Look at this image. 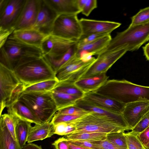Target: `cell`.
<instances>
[{
	"instance_id": "cell-43",
	"label": "cell",
	"mask_w": 149,
	"mask_h": 149,
	"mask_svg": "<svg viewBox=\"0 0 149 149\" xmlns=\"http://www.w3.org/2000/svg\"><path fill=\"white\" fill-rule=\"evenodd\" d=\"M90 141L102 149H123L115 145L106 139L101 140Z\"/></svg>"
},
{
	"instance_id": "cell-5",
	"label": "cell",
	"mask_w": 149,
	"mask_h": 149,
	"mask_svg": "<svg viewBox=\"0 0 149 149\" xmlns=\"http://www.w3.org/2000/svg\"><path fill=\"white\" fill-rule=\"evenodd\" d=\"M19 100L28 106L43 123L50 122L58 111L51 91L23 92Z\"/></svg>"
},
{
	"instance_id": "cell-33",
	"label": "cell",
	"mask_w": 149,
	"mask_h": 149,
	"mask_svg": "<svg viewBox=\"0 0 149 149\" xmlns=\"http://www.w3.org/2000/svg\"><path fill=\"white\" fill-rule=\"evenodd\" d=\"M15 141H17L15 130L17 124L19 119L15 116L8 113L2 114L0 116Z\"/></svg>"
},
{
	"instance_id": "cell-24",
	"label": "cell",
	"mask_w": 149,
	"mask_h": 149,
	"mask_svg": "<svg viewBox=\"0 0 149 149\" xmlns=\"http://www.w3.org/2000/svg\"><path fill=\"white\" fill-rule=\"evenodd\" d=\"M112 38L110 34H108L90 43L77 47V51H87L92 56L98 55L106 48Z\"/></svg>"
},
{
	"instance_id": "cell-44",
	"label": "cell",
	"mask_w": 149,
	"mask_h": 149,
	"mask_svg": "<svg viewBox=\"0 0 149 149\" xmlns=\"http://www.w3.org/2000/svg\"><path fill=\"white\" fill-rule=\"evenodd\" d=\"M68 141L73 144L80 146L92 149H102L90 141Z\"/></svg>"
},
{
	"instance_id": "cell-21",
	"label": "cell",
	"mask_w": 149,
	"mask_h": 149,
	"mask_svg": "<svg viewBox=\"0 0 149 149\" xmlns=\"http://www.w3.org/2000/svg\"><path fill=\"white\" fill-rule=\"evenodd\" d=\"M7 108L8 113L20 120L35 124L43 123L28 106L19 100Z\"/></svg>"
},
{
	"instance_id": "cell-14",
	"label": "cell",
	"mask_w": 149,
	"mask_h": 149,
	"mask_svg": "<svg viewBox=\"0 0 149 149\" xmlns=\"http://www.w3.org/2000/svg\"><path fill=\"white\" fill-rule=\"evenodd\" d=\"M79 21L82 30L81 36L93 34H110L121 25L120 23L115 22L84 18L80 19Z\"/></svg>"
},
{
	"instance_id": "cell-46",
	"label": "cell",
	"mask_w": 149,
	"mask_h": 149,
	"mask_svg": "<svg viewBox=\"0 0 149 149\" xmlns=\"http://www.w3.org/2000/svg\"><path fill=\"white\" fill-rule=\"evenodd\" d=\"M145 147L149 141V127L137 135Z\"/></svg>"
},
{
	"instance_id": "cell-40",
	"label": "cell",
	"mask_w": 149,
	"mask_h": 149,
	"mask_svg": "<svg viewBox=\"0 0 149 149\" xmlns=\"http://www.w3.org/2000/svg\"><path fill=\"white\" fill-rule=\"evenodd\" d=\"M81 116L55 114L53 117L51 123L54 125L60 123L68 122L79 118Z\"/></svg>"
},
{
	"instance_id": "cell-41",
	"label": "cell",
	"mask_w": 149,
	"mask_h": 149,
	"mask_svg": "<svg viewBox=\"0 0 149 149\" xmlns=\"http://www.w3.org/2000/svg\"><path fill=\"white\" fill-rule=\"evenodd\" d=\"M14 31L13 27L8 28L0 27V48L4 45L8 37Z\"/></svg>"
},
{
	"instance_id": "cell-7",
	"label": "cell",
	"mask_w": 149,
	"mask_h": 149,
	"mask_svg": "<svg viewBox=\"0 0 149 149\" xmlns=\"http://www.w3.org/2000/svg\"><path fill=\"white\" fill-rule=\"evenodd\" d=\"M93 57L87 61L80 58L77 51L56 72V77L59 82L72 83L81 79L96 60Z\"/></svg>"
},
{
	"instance_id": "cell-2",
	"label": "cell",
	"mask_w": 149,
	"mask_h": 149,
	"mask_svg": "<svg viewBox=\"0 0 149 149\" xmlns=\"http://www.w3.org/2000/svg\"><path fill=\"white\" fill-rule=\"evenodd\" d=\"M0 49V64L13 71L18 66L43 56L41 50L9 37Z\"/></svg>"
},
{
	"instance_id": "cell-8",
	"label": "cell",
	"mask_w": 149,
	"mask_h": 149,
	"mask_svg": "<svg viewBox=\"0 0 149 149\" xmlns=\"http://www.w3.org/2000/svg\"><path fill=\"white\" fill-rule=\"evenodd\" d=\"M51 34L77 41L82 35L81 26L77 15H61L56 17Z\"/></svg>"
},
{
	"instance_id": "cell-34",
	"label": "cell",
	"mask_w": 149,
	"mask_h": 149,
	"mask_svg": "<svg viewBox=\"0 0 149 149\" xmlns=\"http://www.w3.org/2000/svg\"><path fill=\"white\" fill-rule=\"evenodd\" d=\"M131 23L129 26L142 24L149 22V6L141 9L131 17Z\"/></svg>"
},
{
	"instance_id": "cell-3",
	"label": "cell",
	"mask_w": 149,
	"mask_h": 149,
	"mask_svg": "<svg viewBox=\"0 0 149 149\" xmlns=\"http://www.w3.org/2000/svg\"><path fill=\"white\" fill-rule=\"evenodd\" d=\"M149 40V22L129 26L125 30L118 33L100 53L122 49H125L127 51H133L138 49Z\"/></svg>"
},
{
	"instance_id": "cell-16",
	"label": "cell",
	"mask_w": 149,
	"mask_h": 149,
	"mask_svg": "<svg viewBox=\"0 0 149 149\" xmlns=\"http://www.w3.org/2000/svg\"><path fill=\"white\" fill-rule=\"evenodd\" d=\"M21 82L13 71L0 64V103L6 105L13 90Z\"/></svg>"
},
{
	"instance_id": "cell-11",
	"label": "cell",
	"mask_w": 149,
	"mask_h": 149,
	"mask_svg": "<svg viewBox=\"0 0 149 149\" xmlns=\"http://www.w3.org/2000/svg\"><path fill=\"white\" fill-rule=\"evenodd\" d=\"M25 0H0V27H12L18 17Z\"/></svg>"
},
{
	"instance_id": "cell-36",
	"label": "cell",
	"mask_w": 149,
	"mask_h": 149,
	"mask_svg": "<svg viewBox=\"0 0 149 149\" xmlns=\"http://www.w3.org/2000/svg\"><path fill=\"white\" fill-rule=\"evenodd\" d=\"M149 127V111L142 118L130 132L137 136Z\"/></svg>"
},
{
	"instance_id": "cell-31",
	"label": "cell",
	"mask_w": 149,
	"mask_h": 149,
	"mask_svg": "<svg viewBox=\"0 0 149 149\" xmlns=\"http://www.w3.org/2000/svg\"><path fill=\"white\" fill-rule=\"evenodd\" d=\"M57 91L71 95L83 97L84 93L77 87L74 83L64 81L59 82L54 89Z\"/></svg>"
},
{
	"instance_id": "cell-45",
	"label": "cell",
	"mask_w": 149,
	"mask_h": 149,
	"mask_svg": "<svg viewBox=\"0 0 149 149\" xmlns=\"http://www.w3.org/2000/svg\"><path fill=\"white\" fill-rule=\"evenodd\" d=\"M52 145L54 149H69L68 141L64 136L55 141Z\"/></svg>"
},
{
	"instance_id": "cell-29",
	"label": "cell",
	"mask_w": 149,
	"mask_h": 149,
	"mask_svg": "<svg viewBox=\"0 0 149 149\" xmlns=\"http://www.w3.org/2000/svg\"><path fill=\"white\" fill-rule=\"evenodd\" d=\"M58 82L56 79L42 81L26 87L23 92L45 93L51 91L54 89Z\"/></svg>"
},
{
	"instance_id": "cell-30",
	"label": "cell",
	"mask_w": 149,
	"mask_h": 149,
	"mask_svg": "<svg viewBox=\"0 0 149 149\" xmlns=\"http://www.w3.org/2000/svg\"><path fill=\"white\" fill-rule=\"evenodd\" d=\"M107 133L97 132H83L72 134L64 136L68 141H95L106 139Z\"/></svg>"
},
{
	"instance_id": "cell-12",
	"label": "cell",
	"mask_w": 149,
	"mask_h": 149,
	"mask_svg": "<svg viewBox=\"0 0 149 149\" xmlns=\"http://www.w3.org/2000/svg\"><path fill=\"white\" fill-rule=\"evenodd\" d=\"M40 0H25L13 27L15 30L27 29L34 26L38 14Z\"/></svg>"
},
{
	"instance_id": "cell-32",
	"label": "cell",
	"mask_w": 149,
	"mask_h": 149,
	"mask_svg": "<svg viewBox=\"0 0 149 149\" xmlns=\"http://www.w3.org/2000/svg\"><path fill=\"white\" fill-rule=\"evenodd\" d=\"M106 139L115 145L123 149H127L126 137L123 132L107 133Z\"/></svg>"
},
{
	"instance_id": "cell-39",
	"label": "cell",
	"mask_w": 149,
	"mask_h": 149,
	"mask_svg": "<svg viewBox=\"0 0 149 149\" xmlns=\"http://www.w3.org/2000/svg\"><path fill=\"white\" fill-rule=\"evenodd\" d=\"M109 34H93L84 36H81L76 43L77 47L82 46L94 42Z\"/></svg>"
},
{
	"instance_id": "cell-20",
	"label": "cell",
	"mask_w": 149,
	"mask_h": 149,
	"mask_svg": "<svg viewBox=\"0 0 149 149\" xmlns=\"http://www.w3.org/2000/svg\"><path fill=\"white\" fill-rule=\"evenodd\" d=\"M57 15H77L81 13L77 0H42Z\"/></svg>"
},
{
	"instance_id": "cell-38",
	"label": "cell",
	"mask_w": 149,
	"mask_h": 149,
	"mask_svg": "<svg viewBox=\"0 0 149 149\" xmlns=\"http://www.w3.org/2000/svg\"><path fill=\"white\" fill-rule=\"evenodd\" d=\"M25 87L20 83L13 90L9 99L6 102V107L11 105L19 100L21 94L24 92Z\"/></svg>"
},
{
	"instance_id": "cell-6",
	"label": "cell",
	"mask_w": 149,
	"mask_h": 149,
	"mask_svg": "<svg viewBox=\"0 0 149 149\" xmlns=\"http://www.w3.org/2000/svg\"><path fill=\"white\" fill-rule=\"evenodd\" d=\"M71 121L76 128L72 134L83 132L107 134L127 131L112 121L93 112H89Z\"/></svg>"
},
{
	"instance_id": "cell-25",
	"label": "cell",
	"mask_w": 149,
	"mask_h": 149,
	"mask_svg": "<svg viewBox=\"0 0 149 149\" xmlns=\"http://www.w3.org/2000/svg\"><path fill=\"white\" fill-rule=\"evenodd\" d=\"M51 92L58 111L70 107L74 106L77 102L82 98L79 96L71 95L53 90Z\"/></svg>"
},
{
	"instance_id": "cell-15",
	"label": "cell",
	"mask_w": 149,
	"mask_h": 149,
	"mask_svg": "<svg viewBox=\"0 0 149 149\" xmlns=\"http://www.w3.org/2000/svg\"><path fill=\"white\" fill-rule=\"evenodd\" d=\"M149 111V101H137L125 104L122 113L131 130Z\"/></svg>"
},
{
	"instance_id": "cell-9",
	"label": "cell",
	"mask_w": 149,
	"mask_h": 149,
	"mask_svg": "<svg viewBox=\"0 0 149 149\" xmlns=\"http://www.w3.org/2000/svg\"><path fill=\"white\" fill-rule=\"evenodd\" d=\"M127 51L125 49H122L104 52L99 54L95 61L81 78L106 73L113 65Z\"/></svg>"
},
{
	"instance_id": "cell-37",
	"label": "cell",
	"mask_w": 149,
	"mask_h": 149,
	"mask_svg": "<svg viewBox=\"0 0 149 149\" xmlns=\"http://www.w3.org/2000/svg\"><path fill=\"white\" fill-rule=\"evenodd\" d=\"M89 112L77 107L72 106L60 109L55 113L82 116Z\"/></svg>"
},
{
	"instance_id": "cell-50",
	"label": "cell",
	"mask_w": 149,
	"mask_h": 149,
	"mask_svg": "<svg viewBox=\"0 0 149 149\" xmlns=\"http://www.w3.org/2000/svg\"><path fill=\"white\" fill-rule=\"evenodd\" d=\"M144 54L147 60L149 61V42L143 47Z\"/></svg>"
},
{
	"instance_id": "cell-51",
	"label": "cell",
	"mask_w": 149,
	"mask_h": 149,
	"mask_svg": "<svg viewBox=\"0 0 149 149\" xmlns=\"http://www.w3.org/2000/svg\"><path fill=\"white\" fill-rule=\"evenodd\" d=\"M67 141H68L69 149H92L75 145L72 143L68 140Z\"/></svg>"
},
{
	"instance_id": "cell-35",
	"label": "cell",
	"mask_w": 149,
	"mask_h": 149,
	"mask_svg": "<svg viewBox=\"0 0 149 149\" xmlns=\"http://www.w3.org/2000/svg\"><path fill=\"white\" fill-rule=\"evenodd\" d=\"M127 149H146L137 136L129 132L125 133Z\"/></svg>"
},
{
	"instance_id": "cell-52",
	"label": "cell",
	"mask_w": 149,
	"mask_h": 149,
	"mask_svg": "<svg viewBox=\"0 0 149 149\" xmlns=\"http://www.w3.org/2000/svg\"><path fill=\"white\" fill-rule=\"evenodd\" d=\"M86 1V0H77L78 7L81 10Z\"/></svg>"
},
{
	"instance_id": "cell-49",
	"label": "cell",
	"mask_w": 149,
	"mask_h": 149,
	"mask_svg": "<svg viewBox=\"0 0 149 149\" xmlns=\"http://www.w3.org/2000/svg\"><path fill=\"white\" fill-rule=\"evenodd\" d=\"M21 149H42L41 146H39L34 143H28L24 146L21 148Z\"/></svg>"
},
{
	"instance_id": "cell-53",
	"label": "cell",
	"mask_w": 149,
	"mask_h": 149,
	"mask_svg": "<svg viewBox=\"0 0 149 149\" xmlns=\"http://www.w3.org/2000/svg\"><path fill=\"white\" fill-rule=\"evenodd\" d=\"M145 147L146 149H149V141Z\"/></svg>"
},
{
	"instance_id": "cell-10",
	"label": "cell",
	"mask_w": 149,
	"mask_h": 149,
	"mask_svg": "<svg viewBox=\"0 0 149 149\" xmlns=\"http://www.w3.org/2000/svg\"><path fill=\"white\" fill-rule=\"evenodd\" d=\"M77 42L76 41L67 39L50 33L42 45L43 56L52 58H59Z\"/></svg>"
},
{
	"instance_id": "cell-48",
	"label": "cell",
	"mask_w": 149,
	"mask_h": 149,
	"mask_svg": "<svg viewBox=\"0 0 149 149\" xmlns=\"http://www.w3.org/2000/svg\"><path fill=\"white\" fill-rule=\"evenodd\" d=\"M67 123V124L65 129L64 136L72 134L76 130L75 125L71 121Z\"/></svg>"
},
{
	"instance_id": "cell-23",
	"label": "cell",
	"mask_w": 149,
	"mask_h": 149,
	"mask_svg": "<svg viewBox=\"0 0 149 149\" xmlns=\"http://www.w3.org/2000/svg\"><path fill=\"white\" fill-rule=\"evenodd\" d=\"M54 125L50 122L41 124H35L31 127L27 139L28 143L42 140L54 134Z\"/></svg>"
},
{
	"instance_id": "cell-4",
	"label": "cell",
	"mask_w": 149,
	"mask_h": 149,
	"mask_svg": "<svg viewBox=\"0 0 149 149\" xmlns=\"http://www.w3.org/2000/svg\"><path fill=\"white\" fill-rule=\"evenodd\" d=\"M25 88L42 81L56 79L53 70L44 57L16 68L13 70Z\"/></svg>"
},
{
	"instance_id": "cell-22",
	"label": "cell",
	"mask_w": 149,
	"mask_h": 149,
	"mask_svg": "<svg viewBox=\"0 0 149 149\" xmlns=\"http://www.w3.org/2000/svg\"><path fill=\"white\" fill-rule=\"evenodd\" d=\"M109 77L106 73L90 77L81 78L74 84L84 93L95 91L104 84Z\"/></svg>"
},
{
	"instance_id": "cell-27",
	"label": "cell",
	"mask_w": 149,
	"mask_h": 149,
	"mask_svg": "<svg viewBox=\"0 0 149 149\" xmlns=\"http://www.w3.org/2000/svg\"><path fill=\"white\" fill-rule=\"evenodd\" d=\"M77 51L76 44L71 47L62 56L57 58L44 56L53 70L55 73Z\"/></svg>"
},
{
	"instance_id": "cell-19",
	"label": "cell",
	"mask_w": 149,
	"mask_h": 149,
	"mask_svg": "<svg viewBox=\"0 0 149 149\" xmlns=\"http://www.w3.org/2000/svg\"><path fill=\"white\" fill-rule=\"evenodd\" d=\"M56 15L43 2L40 0L36 23L33 27L47 34L51 33Z\"/></svg>"
},
{
	"instance_id": "cell-42",
	"label": "cell",
	"mask_w": 149,
	"mask_h": 149,
	"mask_svg": "<svg viewBox=\"0 0 149 149\" xmlns=\"http://www.w3.org/2000/svg\"><path fill=\"white\" fill-rule=\"evenodd\" d=\"M97 7L96 0H86V1L81 10V13L88 16L92 11Z\"/></svg>"
},
{
	"instance_id": "cell-28",
	"label": "cell",
	"mask_w": 149,
	"mask_h": 149,
	"mask_svg": "<svg viewBox=\"0 0 149 149\" xmlns=\"http://www.w3.org/2000/svg\"><path fill=\"white\" fill-rule=\"evenodd\" d=\"M31 123L20 119L18 122L15 130L16 139L22 148L27 142L29 132L32 126Z\"/></svg>"
},
{
	"instance_id": "cell-18",
	"label": "cell",
	"mask_w": 149,
	"mask_h": 149,
	"mask_svg": "<svg viewBox=\"0 0 149 149\" xmlns=\"http://www.w3.org/2000/svg\"><path fill=\"white\" fill-rule=\"evenodd\" d=\"M74 106L89 112L96 113L113 121L125 129L127 131L131 130L125 120L122 114L99 107L82 99L78 101Z\"/></svg>"
},
{
	"instance_id": "cell-47",
	"label": "cell",
	"mask_w": 149,
	"mask_h": 149,
	"mask_svg": "<svg viewBox=\"0 0 149 149\" xmlns=\"http://www.w3.org/2000/svg\"><path fill=\"white\" fill-rule=\"evenodd\" d=\"M67 124V122H62L53 125L54 134L64 136L65 128Z\"/></svg>"
},
{
	"instance_id": "cell-26",
	"label": "cell",
	"mask_w": 149,
	"mask_h": 149,
	"mask_svg": "<svg viewBox=\"0 0 149 149\" xmlns=\"http://www.w3.org/2000/svg\"><path fill=\"white\" fill-rule=\"evenodd\" d=\"M0 149H21L18 142L15 141L3 120H0Z\"/></svg>"
},
{
	"instance_id": "cell-1",
	"label": "cell",
	"mask_w": 149,
	"mask_h": 149,
	"mask_svg": "<svg viewBox=\"0 0 149 149\" xmlns=\"http://www.w3.org/2000/svg\"><path fill=\"white\" fill-rule=\"evenodd\" d=\"M94 92L125 104L149 101V86L137 85L125 79L108 80Z\"/></svg>"
},
{
	"instance_id": "cell-17",
	"label": "cell",
	"mask_w": 149,
	"mask_h": 149,
	"mask_svg": "<svg viewBox=\"0 0 149 149\" xmlns=\"http://www.w3.org/2000/svg\"><path fill=\"white\" fill-rule=\"evenodd\" d=\"M82 99L99 107L120 114L126 104L94 91L85 93Z\"/></svg>"
},
{
	"instance_id": "cell-13",
	"label": "cell",
	"mask_w": 149,
	"mask_h": 149,
	"mask_svg": "<svg viewBox=\"0 0 149 149\" xmlns=\"http://www.w3.org/2000/svg\"><path fill=\"white\" fill-rule=\"evenodd\" d=\"M49 34L32 27L15 30L9 37L42 50L43 43Z\"/></svg>"
}]
</instances>
